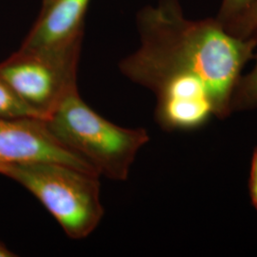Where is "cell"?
Here are the masks:
<instances>
[{
  "label": "cell",
  "instance_id": "obj_9",
  "mask_svg": "<svg viewBox=\"0 0 257 257\" xmlns=\"http://www.w3.org/2000/svg\"><path fill=\"white\" fill-rule=\"evenodd\" d=\"M234 37L248 39L257 34V0H251L241 13L223 25Z\"/></svg>",
  "mask_w": 257,
  "mask_h": 257
},
{
  "label": "cell",
  "instance_id": "obj_8",
  "mask_svg": "<svg viewBox=\"0 0 257 257\" xmlns=\"http://www.w3.org/2000/svg\"><path fill=\"white\" fill-rule=\"evenodd\" d=\"M0 117L4 118H39L37 111L31 109L0 80Z\"/></svg>",
  "mask_w": 257,
  "mask_h": 257
},
{
  "label": "cell",
  "instance_id": "obj_3",
  "mask_svg": "<svg viewBox=\"0 0 257 257\" xmlns=\"http://www.w3.org/2000/svg\"><path fill=\"white\" fill-rule=\"evenodd\" d=\"M0 175L32 193L71 239L88 237L104 216L96 174L56 162H31L2 166Z\"/></svg>",
  "mask_w": 257,
  "mask_h": 257
},
{
  "label": "cell",
  "instance_id": "obj_12",
  "mask_svg": "<svg viewBox=\"0 0 257 257\" xmlns=\"http://www.w3.org/2000/svg\"><path fill=\"white\" fill-rule=\"evenodd\" d=\"M17 256L12 250L7 248V246L0 241V257H14Z\"/></svg>",
  "mask_w": 257,
  "mask_h": 257
},
{
  "label": "cell",
  "instance_id": "obj_5",
  "mask_svg": "<svg viewBox=\"0 0 257 257\" xmlns=\"http://www.w3.org/2000/svg\"><path fill=\"white\" fill-rule=\"evenodd\" d=\"M91 0H43L19 49L62 57H80L85 18Z\"/></svg>",
  "mask_w": 257,
  "mask_h": 257
},
{
  "label": "cell",
  "instance_id": "obj_11",
  "mask_svg": "<svg viewBox=\"0 0 257 257\" xmlns=\"http://www.w3.org/2000/svg\"><path fill=\"white\" fill-rule=\"evenodd\" d=\"M248 193L252 206L257 211V146L254 149L251 161H250V170L248 177Z\"/></svg>",
  "mask_w": 257,
  "mask_h": 257
},
{
  "label": "cell",
  "instance_id": "obj_2",
  "mask_svg": "<svg viewBox=\"0 0 257 257\" xmlns=\"http://www.w3.org/2000/svg\"><path fill=\"white\" fill-rule=\"evenodd\" d=\"M45 122L65 148L99 176L115 181L128 179L138 152L150 141L145 128L120 127L98 114L77 88L65 95Z\"/></svg>",
  "mask_w": 257,
  "mask_h": 257
},
{
  "label": "cell",
  "instance_id": "obj_7",
  "mask_svg": "<svg viewBox=\"0 0 257 257\" xmlns=\"http://www.w3.org/2000/svg\"><path fill=\"white\" fill-rule=\"evenodd\" d=\"M257 39V34L254 36ZM257 108V55L255 64L248 74L242 75L231 100V111Z\"/></svg>",
  "mask_w": 257,
  "mask_h": 257
},
{
  "label": "cell",
  "instance_id": "obj_1",
  "mask_svg": "<svg viewBox=\"0 0 257 257\" xmlns=\"http://www.w3.org/2000/svg\"><path fill=\"white\" fill-rule=\"evenodd\" d=\"M137 25L140 46L120 62L122 74L139 85L156 74H197L231 111L242 71L254 57L256 38L232 36L216 18L188 19L179 0H159L142 8Z\"/></svg>",
  "mask_w": 257,
  "mask_h": 257
},
{
  "label": "cell",
  "instance_id": "obj_10",
  "mask_svg": "<svg viewBox=\"0 0 257 257\" xmlns=\"http://www.w3.org/2000/svg\"><path fill=\"white\" fill-rule=\"evenodd\" d=\"M251 0H222L216 19L225 25L241 13Z\"/></svg>",
  "mask_w": 257,
  "mask_h": 257
},
{
  "label": "cell",
  "instance_id": "obj_6",
  "mask_svg": "<svg viewBox=\"0 0 257 257\" xmlns=\"http://www.w3.org/2000/svg\"><path fill=\"white\" fill-rule=\"evenodd\" d=\"M31 162H56L96 174L51 134L45 120L0 117V167Z\"/></svg>",
  "mask_w": 257,
  "mask_h": 257
},
{
  "label": "cell",
  "instance_id": "obj_4",
  "mask_svg": "<svg viewBox=\"0 0 257 257\" xmlns=\"http://www.w3.org/2000/svg\"><path fill=\"white\" fill-rule=\"evenodd\" d=\"M79 60L19 49L0 62V80L46 120L65 95L77 88Z\"/></svg>",
  "mask_w": 257,
  "mask_h": 257
}]
</instances>
